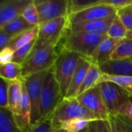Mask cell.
Segmentation results:
<instances>
[{"instance_id":"1","label":"cell","mask_w":132,"mask_h":132,"mask_svg":"<svg viewBox=\"0 0 132 132\" xmlns=\"http://www.w3.org/2000/svg\"><path fill=\"white\" fill-rule=\"evenodd\" d=\"M60 51V43L37 39L31 53L22 64V78L52 68Z\"/></svg>"},{"instance_id":"2","label":"cell","mask_w":132,"mask_h":132,"mask_svg":"<svg viewBox=\"0 0 132 132\" xmlns=\"http://www.w3.org/2000/svg\"><path fill=\"white\" fill-rule=\"evenodd\" d=\"M107 37V35L81 32H73L67 29L60 42V48L61 50L77 53L90 59L99 44Z\"/></svg>"},{"instance_id":"3","label":"cell","mask_w":132,"mask_h":132,"mask_svg":"<svg viewBox=\"0 0 132 132\" xmlns=\"http://www.w3.org/2000/svg\"><path fill=\"white\" fill-rule=\"evenodd\" d=\"M85 57L77 53L61 50L60 53L53 66L55 78L60 84L61 94L67 97L72 78L80 63Z\"/></svg>"},{"instance_id":"4","label":"cell","mask_w":132,"mask_h":132,"mask_svg":"<svg viewBox=\"0 0 132 132\" xmlns=\"http://www.w3.org/2000/svg\"><path fill=\"white\" fill-rule=\"evenodd\" d=\"M63 99L60 87L55 78L53 67L47 73L41 93L39 108V121L50 118Z\"/></svg>"},{"instance_id":"5","label":"cell","mask_w":132,"mask_h":132,"mask_svg":"<svg viewBox=\"0 0 132 132\" xmlns=\"http://www.w3.org/2000/svg\"><path fill=\"white\" fill-rule=\"evenodd\" d=\"M76 118L87 119L94 121H99L93 113L80 104L77 97L63 98L50 118L53 129L57 128L63 121Z\"/></svg>"},{"instance_id":"6","label":"cell","mask_w":132,"mask_h":132,"mask_svg":"<svg viewBox=\"0 0 132 132\" xmlns=\"http://www.w3.org/2000/svg\"><path fill=\"white\" fill-rule=\"evenodd\" d=\"M98 85L110 115L121 114L128 102L131 101V95L124 88L112 82L104 81Z\"/></svg>"},{"instance_id":"7","label":"cell","mask_w":132,"mask_h":132,"mask_svg":"<svg viewBox=\"0 0 132 132\" xmlns=\"http://www.w3.org/2000/svg\"><path fill=\"white\" fill-rule=\"evenodd\" d=\"M50 70L34 73L23 79L31 104V125H35L39 121V108L41 93L46 77Z\"/></svg>"},{"instance_id":"8","label":"cell","mask_w":132,"mask_h":132,"mask_svg":"<svg viewBox=\"0 0 132 132\" xmlns=\"http://www.w3.org/2000/svg\"><path fill=\"white\" fill-rule=\"evenodd\" d=\"M77 99L82 106L93 113L98 120L108 121L110 114L104 102L99 85L81 94L77 97Z\"/></svg>"},{"instance_id":"9","label":"cell","mask_w":132,"mask_h":132,"mask_svg":"<svg viewBox=\"0 0 132 132\" xmlns=\"http://www.w3.org/2000/svg\"><path fill=\"white\" fill-rule=\"evenodd\" d=\"M69 0H34L39 25L63 16H68Z\"/></svg>"},{"instance_id":"10","label":"cell","mask_w":132,"mask_h":132,"mask_svg":"<svg viewBox=\"0 0 132 132\" xmlns=\"http://www.w3.org/2000/svg\"><path fill=\"white\" fill-rule=\"evenodd\" d=\"M68 27V17L63 16L39 26L38 39L60 43Z\"/></svg>"},{"instance_id":"11","label":"cell","mask_w":132,"mask_h":132,"mask_svg":"<svg viewBox=\"0 0 132 132\" xmlns=\"http://www.w3.org/2000/svg\"><path fill=\"white\" fill-rule=\"evenodd\" d=\"M117 12L118 10L113 7L100 4L68 15V24L104 19L117 15Z\"/></svg>"},{"instance_id":"12","label":"cell","mask_w":132,"mask_h":132,"mask_svg":"<svg viewBox=\"0 0 132 132\" xmlns=\"http://www.w3.org/2000/svg\"><path fill=\"white\" fill-rule=\"evenodd\" d=\"M32 0H3L0 2V27L21 16Z\"/></svg>"},{"instance_id":"13","label":"cell","mask_w":132,"mask_h":132,"mask_svg":"<svg viewBox=\"0 0 132 132\" xmlns=\"http://www.w3.org/2000/svg\"><path fill=\"white\" fill-rule=\"evenodd\" d=\"M115 15L94 21L83 22L76 24H68L67 29L73 32H87L97 35H107L108 29L111 25Z\"/></svg>"},{"instance_id":"14","label":"cell","mask_w":132,"mask_h":132,"mask_svg":"<svg viewBox=\"0 0 132 132\" xmlns=\"http://www.w3.org/2000/svg\"><path fill=\"white\" fill-rule=\"evenodd\" d=\"M99 68L102 74L132 77V61L131 59L110 60L109 61L99 64Z\"/></svg>"},{"instance_id":"15","label":"cell","mask_w":132,"mask_h":132,"mask_svg":"<svg viewBox=\"0 0 132 132\" xmlns=\"http://www.w3.org/2000/svg\"><path fill=\"white\" fill-rule=\"evenodd\" d=\"M121 41V40H116L108 36L99 44L90 60L98 65L109 61L112 53Z\"/></svg>"},{"instance_id":"16","label":"cell","mask_w":132,"mask_h":132,"mask_svg":"<svg viewBox=\"0 0 132 132\" xmlns=\"http://www.w3.org/2000/svg\"><path fill=\"white\" fill-rule=\"evenodd\" d=\"M22 101V78L9 81L8 109L15 116H19Z\"/></svg>"},{"instance_id":"17","label":"cell","mask_w":132,"mask_h":132,"mask_svg":"<svg viewBox=\"0 0 132 132\" xmlns=\"http://www.w3.org/2000/svg\"><path fill=\"white\" fill-rule=\"evenodd\" d=\"M91 63L92 61L89 58L87 57L83 58L72 78L67 97H75L76 93L79 89V87H80V85L82 84L84 77L91 66Z\"/></svg>"},{"instance_id":"18","label":"cell","mask_w":132,"mask_h":132,"mask_svg":"<svg viewBox=\"0 0 132 132\" xmlns=\"http://www.w3.org/2000/svg\"><path fill=\"white\" fill-rule=\"evenodd\" d=\"M101 76L102 73L99 68V65L97 64L96 63L92 62L91 66L87 73L86 74L82 84L80 85V87L76 93L75 97H78L79 95L86 92L87 90L97 86L99 84V80Z\"/></svg>"},{"instance_id":"19","label":"cell","mask_w":132,"mask_h":132,"mask_svg":"<svg viewBox=\"0 0 132 132\" xmlns=\"http://www.w3.org/2000/svg\"><path fill=\"white\" fill-rule=\"evenodd\" d=\"M35 26L27 22L22 15L13 19L12 21L6 23L3 26L0 27L1 30H3L6 33L12 36L13 38L24 32H26Z\"/></svg>"},{"instance_id":"20","label":"cell","mask_w":132,"mask_h":132,"mask_svg":"<svg viewBox=\"0 0 132 132\" xmlns=\"http://www.w3.org/2000/svg\"><path fill=\"white\" fill-rule=\"evenodd\" d=\"M26 131L16 124L12 113L9 109L0 108V132H26Z\"/></svg>"},{"instance_id":"21","label":"cell","mask_w":132,"mask_h":132,"mask_svg":"<svg viewBox=\"0 0 132 132\" xmlns=\"http://www.w3.org/2000/svg\"><path fill=\"white\" fill-rule=\"evenodd\" d=\"M108 121L111 132H132V119L125 114L110 115Z\"/></svg>"},{"instance_id":"22","label":"cell","mask_w":132,"mask_h":132,"mask_svg":"<svg viewBox=\"0 0 132 132\" xmlns=\"http://www.w3.org/2000/svg\"><path fill=\"white\" fill-rule=\"evenodd\" d=\"M38 34H39V26H35L34 28L15 36L8 45V47L11 48L13 51H15L20 47L37 39Z\"/></svg>"},{"instance_id":"23","label":"cell","mask_w":132,"mask_h":132,"mask_svg":"<svg viewBox=\"0 0 132 132\" xmlns=\"http://www.w3.org/2000/svg\"><path fill=\"white\" fill-rule=\"evenodd\" d=\"M0 77L9 81L22 79V65L11 62L0 66Z\"/></svg>"},{"instance_id":"24","label":"cell","mask_w":132,"mask_h":132,"mask_svg":"<svg viewBox=\"0 0 132 132\" xmlns=\"http://www.w3.org/2000/svg\"><path fill=\"white\" fill-rule=\"evenodd\" d=\"M132 57V39L125 38L121 40L111 56V60H125Z\"/></svg>"},{"instance_id":"25","label":"cell","mask_w":132,"mask_h":132,"mask_svg":"<svg viewBox=\"0 0 132 132\" xmlns=\"http://www.w3.org/2000/svg\"><path fill=\"white\" fill-rule=\"evenodd\" d=\"M128 30L121 20V19L118 17V15L114 17L111 25L110 26L107 36L110 38H112L116 40H123L126 38Z\"/></svg>"},{"instance_id":"26","label":"cell","mask_w":132,"mask_h":132,"mask_svg":"<svg viewBox=\"0 0 132 132\" xmlns=\"http://www.w3.org/2000/svg\"><path fill=\"white\" fill-rule=\"evenodd\" d=\"M94 121L87 119L76 118L62 122L57 128L64 129L67 132H80L88 128L90 124Z\"/></svg>"},{"instance_id":"27","label":"cell","mask_w":132,"mask_h":132,"mask_svg":"<svg viewBox=\"0 0 132 132\" xmlns=\"http://www.w3.org/2000/svg\"><path fill=\"white\" fill-rule=\"evenodd\" d=\"M104 81H109L114 83L124 88L132 96V77L125 76H111L108 74H102L100 78L99 84Z\"/></svg>"},{"instance_id":"28","label":"cell","mask_w":132,"mask_h":132,"mask_svg":"<svg viewBox=\"0 0 132 132\" xmlns=\"http://www.w3.org/2000/svg\"><path fill=\"white\" fill-rule=\"evenodd\" d=\"M100 1L101 0H69L68 15L100 5Z\"/></svg>"},{"instance_id":"29","label":"cell","mask_w":132,"mask_h":132,"mask_svg":"<svg viewBox=\"0 0 132 132\" xmlns=\"http://www.w3.org/2000/svg\"><path fill=\"white\" fill-rule=\"evenodd\" d=\"M37 39H34L33 41L29 43L28 44H26V45L20 47L17 50H15V53H14V58H13L12 62L22 65L25 62V60L28 58L29 54L31 53V52H32L35 44H36Z\"/></svg>"},{"instance_id":"30","label":"cell","mask_w":132,"mask_h":132,"mask_svg":"<svg viewBox=\"0 0 132 132\" xmlns=\"http://www.w3.org/2000/svg\"><path fill=\"white\" fill-rule=\"evenodd\" d=\"M22 16L32 26H39V14L36 5L34 3V0H32V2L26 8V9L22 12Z\"/></svg>"},{"instance_id":"31","label":"cell","mask_w":132,"mask_h":132,"mask_svg":"<svg viewBox=\"0 0 132 132\" xmlns=\"http://www.w3.org/2000/svg\"><path fill=\"white\" fill-rule=\"evenodd\" d=\"M117 15L121 19L128 31L132 30V7L127 6L118 11Z\"/></svg>"},{"instance_id":"32","label":"cell","mask_w":132,"mask_h":132,"mask_svg":"<svg viewBox=\"0 0 132 132\" xmlns=\"http://www.w3.org/2000/svg\"><path fill=\"white\" fill-rule=\"evenodd\" d=\"M53 127L50 118L39 121L35 125H31L26 132H53Z\"/></svg>"},{"instance_id":"33","label":"cell","mask_w":132,"mask_h":132,"mask_svg":"<svg viewBox=\"0 0 132 132\" xmlns=\"http://www.w3.org/2000/svg\"><path fill=\"white\" fill-rule=\"evenodd\" d=\"M9 81L1 78L0 81V108H7L9 106Z\"/></svg>"},{"instance_id":"34","label":"cell","mask_w":132,"mask_h":132,"mask_svg":"<svg viewBox=\"0 0 132 132\" xmlns=\"http://www.w3.org/2000/svg\"><path fill=\"white\" fill-rule=\"evenodd\" d=\"M100 4L113 7L118 11L127 6L132 5V0H101Z\"/></svg>"},{"instance_id":"35","label":"cell","mask_w":132,"mask_h":132,"mask_svg":"<svg viewBox=\"0 0 132 132\" xmlns=\"http://www.w3.org/2000/svg\"><path fill=\"white\" fill-rule=\"evenodd\" d=\"M15 51H13L11 48L6 46L4 49L1 50L0 53V65H5L13 61Z\"/></svg>"},{"instance_id":"36","label":"cell","mask_w":132,"mask_h":132,"mask_svg":"<svg viewBox=\"0 0 132 132\" xmlns=\"http://www.w3.org/2000/svg\"><path fill=\"white\" fill-rule=\"evenodd\" d=\"M12 39L13 37L12 36L6 33L3 30L0 29V48L1 50L8 46V45L9 44V43L11 42Z\"/></svg>"},{"instance_id":"37","label":"cell","mask_w":132,"mask_h":132,"mask_svg":"<svg viewBox=\"0 0 132 132\" xmlns=\"http://www.w3.org/2000/svg\"><path fill=\"white\" fill-rule=\"evenodd\" d=\"M97 126L98 132H111L108 121L99 120L97 121Z\"/></svg>"},{"instance_id":"38","label":"cell","mask_w":132,"mask_h":132,"mask_svg":"<svg viewBox=\"0 0 132 132\" xmlns=\"http://www.w3.org/2000/svg\"><path fill=\"white\" fill-rule=\"evenodd\" d=\"M121 114H125V115L128 116V118H130L131 119H132V101L128 102V104L126 105V107L123 110Z\"/></svg>"},{"instance_id":"39","label":"cell","mask_w":132,"mask_h":132,"mask_svg":"<svg viewBox=\"0 0 132 132\" xmlns=\"http://www.w3.org/2000/svg\"><path fill=\"white\" fill-rule=\"evenodd\" d=\"M89 132H98L97 131V121H92L89 127H88Z\"/></svg>"},{"instance_id":"40","label":"cell","mask_w":132,"mask_h":132,"mask_svg":"<svg viewBox=\"0 0 132 132\" xmlns=\"http://www.w3.org/2000/svg\"><path fill=\"white\" fill-rule=\"evenodd\" d=\"M126 38L127 39H132V30L128 31L127 35H126Z\"/></svg>"},{"instance_id":"41","label":"cell","mask_w":132,"mask_h":132,"mask_svg":"<svg viewBox=\"0 0 132 132\" xmlns=\"http://www.w3.org/2000/svg\"><path fill=\"white\" fill-rule=\"evenodd\" d=\"M53 132H67V131H65L64 129L62 128H54Z\"/></svg>"},{"instance_id":"42","label":"cell","mask_w":132,"mask_h":132,"mask_svg":"<svg viewBox=\"0 0 132 132\" xmlns=\"http://www.w3.org/2000/svg\"><path fill=\"white\" fill-rule=\"evenodd\" d=\"M80 132H89V130H88V128H85L84 130H83L82 131H80Z\"/></svg>"},{"instance_id":"43","label":"cell","mask_w":132,"mask_h":132,"mask_svg":"<svg viewBox=\"0 0 132 132\" xmlns=\"http://www.w3.org/2000/svg\"><path fill=\"white\" fill-rule=\"evenodd\" d=\"M131 61H132V57H131Z\"/></svg>"},{"instance_id":"44","label":"cell","mask_w":132,"mask_h":132,"mask_svg":"<svg viewBox=\"0 0 132 132\" xmlns=\"http://www.w3.org/2000/svg\"><path fill=\"white\" fill-rule=\"evenodd\" d=\"M131 7H132V5H131Z\"/></svg>"}]
</instances>
